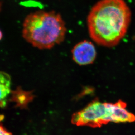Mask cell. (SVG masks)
<instances>
[{"label":"cell","instance_id":"5","mask_svg":"<svg viewBox=\"0 0 135 135\" xmlns=\"http://www.w3.org/2000/svg\"><path fill=\"white\" fill-rule=\"evenodd\" d=\"M11 100L16 103L17 106L21 108H26L27 104L33 100L34 95L33 91H24L20 86L16 90L11 91Z\"/></svg>","mask_w":135,"mask_h":135},{"label":"cell","instance_id":"6","mask_svg":"<svg viewBox=\"0 0 135 135\" xmlns=\"http://www.w3.org/2000/svg\"><path fill=\"white\" fill-rule=\"evenodd\" d=\"M11 79L9 74L0 71V106H4L8 97L11 93Z\"/></svg>","mask_w":135,"mask_h":135},{"label":"cell","instance_id":"7","mask_svg":"<svg viewBox=\"0 0 135 135\" xmlns=\"http://www.w3.org/2000/svg\"><path fill=\"white\" fill-rule=\"evenodd\" d=\"M0 135H12V134L8 132L1 124H0Z\"/></svg>","mask_w":135,"mask_h":135},{"label":"cell","instance_id":"3","mask_svg":"<svg viewBox=\"0 0 135 135\" xmlns=\"http://www.w3.org/2000/svg\"><path fill=\"white\" fill-rule=\"evenodd\" d=\"M126 106V103L122 100L112 103L95 100L82 110L74 113L71 117V122L78 126L95 128L110 122H135V114L129 112Z\"/></svg>","mask_w":135,"mask_h":135},{"label":"cell","instance_id":"1","mask_svg":"<svg viewBox=\"0 0 135 135\" xmlns=\"http://www.w3.org/2000/svg\"><path fill=\"white\" fill-rule=\"evenodd\" d=\"M131 19V12L124 0H100L87 17L90 37L100 45L114 47L126 34Z\"/></svg>","mask_w":135,"mask_h":135},{"label":"cell","instance_id":"2","mask_svg":"<svg viewBox=\"0 0 135 135\" xmlns=\"http://www.w3.org/2000/svg\"><path fill=\"white\" fill-rule=\"evenodd\" d=\"M66 31L65 22L59 14L39 11L25 18L22 36L33 47L50 49L63 41Z\"/></svg>","mask_w":135,"mask_h":135},{"label":"cell","instance_id":"8","mask_svg":"<svg viewBox=\"0 0 135 135\" xmlns=\"http://www.w3.org/2000/svg\"><path fill=\"white\" fill-rule=\"evenodd\" d=\"M2 32H1V30H0V40H1V39L2 38Z\"/></svg>","mask_w":135,"mask_h":135},{"label":"cell","instance_id":"4","mask_svg":"<svg viewBox=\"0 0 135 135\" xmlns=\"http://www.w3.org/2000/svg\"><path fill=\"white\" fill-rule=\"evenodd\" d=\"M73 60L80 65L92 64L95 61L97 52L91 42L84 40L76 44L71 51Z\"/></svg>","mask_w":135,"mask_h":135}]
</instances>
